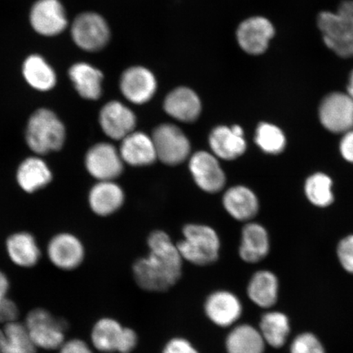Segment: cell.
Instances as JSON below:
<instances>
[{
  "label": "cell",
  "instance_id": "6da1fadb",
  "mask_svg": "<svg viewBox=\"0 0 353 353\" xmlns=\"http://www.w3.org/2000/svg\"><path fill=\"white\" fill-rule=\"evenodd\" d=\"M149 254L132 266L136 283L143 290L163 292L174 286L182 276L183 259L168 234L154 231L148 240Z\"/></svg>",
  "mask_w": 353,
  "mask_h": 353
},
{
  "label": "cell",
  "instance_id": "7a4b0ae2",
  "mask_svg": "<svg viewBox=\"0 0 353 353\" xmlns=\"http://www.w3.org/2000/svg\"><path fill=\"white\" fill-rule=\"evenodd\" d=\"M65 128L52 110L42 108L30 117L26 130L28 147L37 154L59 151L65 141Z\"/></svg>",
  "mask_w": 353,
  "mask_h": 353
},
{
  "label": "cell",
  "instance_id": "3957f363",
  "mask_svg": "<svg viewBox=\"0 0 353 353\" xmlns=\"http://www.w3.org/2000/svg\"><path fill=\"white\" fill-rule=\"evenodd\" d=\"M183 239L176 247L183 260L207 266L217 261L220 240L213 228L201 224H188L183 228Z\"/></svg>",
  "mask_w": 353,
  "mask_h": 353
},
{
  "label": "cell",
  "instance_id": "277c9868",
  "mask_svg": "<svg viewBox=\"0 0 353 353\" xmlns=\"http://www.w3.org/2000/svg\"><path fill=\"white\" fill-rule=\"evenodd\" d=\"M34 345L44 350H59L65 341L68 321L42 307L32 309L24 322Z\"/></svg>",
  "mask_w": 353,
  "mask_h": 353
},
{
  "label": "cell",
  "instance_id": "5b68a950",
  "mask_svg": "<svg viewBox=\"0 0 353 353\" xmlns=\"http://www.w3.org/2000/svg\"><path fill=\"white\" fill-rule=\"evenodd\" d=\"M157 157L163 164L175 166L182 164L191 153V143L186 134L173 123H162L152 136Z\"/></svg>",
  "mask_w": 353,
  "mask_h": 353
},
{
  "label": "cell",
  "instance_id": "8992f818",
  "mask_svg": "<svg viewBox=\"0 0 353 353\" xmlns=\"http://www.w3.org/2000/svg\"><path fill=\"white\" fill-rule=\"evenodd\" d=\"M72 37L83 50L98 52L108 43L110 30L108 22L98 13L83 12L73 22Z\"/></svg>",
  "mask_w": 353,
  "mask_h": 353
},
{
  "label": "cell",
  "instance_id": "52a82bcc",
  "mask_svg": "<svg viewBox=\"0 0 353 353\" xmlns=\"http://www.w3.org/2000/svg\"><path fill=\"white\" fill-rule=\"evenodd\" d=\"M319 118L322 125L334 134L352 130L353 99L347 92H331L321 101Z\"/></svg>",
  "mask_w": 353,
  "mask_h": 353
},
{
  "label": "cell",
  "instance_id": "ba28073f",
  "mask_svg": "<svg viewBox=\"0 0 353 353\" xmlns=\"http://www.w3.org/2000/svg\"><path fill=\"white\" fill-rule=\"evenodd\" d=\"M276 33L270 20L254 16L243 21L236 30V39L241 50L246 54L258 56L268 50Z\"/></svg>",
  "mask_w": 353,
  "mask_h": 353
},
{
  "label": "cell",
  "instance_id": "9c48e42d",
  "mask_svg": "<svg viewBox=\"0 0 353 353\" xmlns=\"http://www.w3.org/2000/svg\"><path fill=\"white\" fill-rule=\"evenodd\" d=\"M325 46L343 59L353 57V33L336 12L323 11L316 19Z\"/></svg>",
  "mask_w": 353,
  "mask_h": 353
},
{
  "label": "cell",
  "instance_id": "30bf717a",
  "mask_svg": "<svg viewBox=\"0 0 353 353\" xmlns=\"http://www.w3.org/2000/svg\"><path fill=\"white\" fill-rule=\"evenodd\" d=\"M189 170L197 186L207 193H218L226 184V174L219 158L213 153L205 151L194 153L190 158Z\"/></svg>",
  "mask_w": 353,
  "mask_h": 353
},
{
  "label": "cell",
  "instance_id": "8fae6325",
  "mask_svg": "<svg viewBox=\"0 0 353 353\" xmlns=\"http://www.w3.org/2000/svg\"><path fill=\"white\" fill-rule=\"evenodd\" d=\"M120 152L108 143H100L88 150L85 167L92 176L99 181H114L123 170Z\"/></svg>",
  "mask_w": 353,
  "mask_h": 353
},
{
  "label": "cell",
  "instance_id": "7c38bea8",
  "mask_svg": "<svg viewBox=\"0 0 353 353\" xmlns=\"http://www.w3.org/2000/svg\"><path fill=\"white\" fill-rule=\"evenodd\" d=\"M48 257L57 268L73 271L81 266L85 251L79 238L70 233H60L52 237L47 247Z\"/></svg>",
  "mask_w": 353,
  "mask_h": 353
},
{
  "label": "cell",
  "instance_id": "4fadbf2b",
  "mask_svg": "<svg viewBox=\"0 0 353 353\" xmlns=\"http://www.w3.org/2000/svg\"><path fill=\"white\" fill-rule=\"evenodd\" d=\"M120 88L122 94L130 103L142 105L153 98L157 90V81L151 70L136 65L123 72Z\"/></svg>",
  "mask_w": 353,
  "mask_h": 353
},
{
  "label": "cell",
  "instance_id": "5bb4252c",
  "mask_svg": "<svg viewBox=\"0 0 353 353\" xmlns=\"http://www.w3.org/2000/svg\"><path fill=\"white\" fill-rule=\"evenodd\" d=\"M30 23L39 34L54 37L68 26V19L63 4L59 0H39L30 11Z\"/></svg>",
  "mask_w": 353,
  "mask_h": 353
},
{
  "label": "cell",
  "instance_id": "9a60e30c",
  "mask_svg": "<svg viewBox=\"0 0 353 353\" xmlns=\"http://www.w3.org/2000/svg\"><path fill=\"white\" fill-rule=\"evenodd\" d=\"M99 123L110 139L121 141L135 131L137 118L132 110L121 101H112L101 109Z\"/></svg>",
  "mask_w": 353,
  "mask_h": 353
},
{
  "label": "cell",
  "instance_id": "2e32d148",
  "mask_svg": "<svg viewBox=\"0 0 353 353\" xmlns=\"http://www.w3.org/2000/svg\"><path fill=\"white\" fill-rule=\"evenodd\" d=\"M212 153L224 161H233L246 151L244 131L240 125H219L210 132L209 138Z\"/></svg>",
  "mask_w": 353,
  "mask_h": 353
},
{
  "label": "cell",
  "instance_id": "e0dca14e",
  "mask_svg": "<svg viewBox=\"0 0 353 353\" xmlns=\"http://www.w3.org/2000/svg\"><path fill=\"white\" fill-rule=\"evenodd\" d=\"M242 304L236 295L226 290L215 291L206 299L205 314L216 325L229 327L240 319Z\"/></svg>",
  "mask_w": 353,
  "mask_h": 353
},
{
  "label": "cell",
  "instance_id": "ac0fdd59",
  "mask_svg": "<svg viewBox=\"0 0 353 353\" xmlns=\"http://www.w3.org/2000/svg\"><path fill=\"white\" fill-rule=\"evenodd\" d=\"M164 109L174 120L192 123L200 117L202 105L195 91L188 87H179L166 96Z\"/></svg>",
  "mask_w": 353,
  "mask_h": 353
},
{
  "label": "cell",
  "instance_id": "d6986e66",
  "mask_svg": "<svg viewBox=\"0 0 353 353\" xmlns=\"http://www.w3.org/2000/svg\"><path fill=\"white\" fill-rule=\"evenodd\" d=\"M123 163L134 167L151 165L157 160L152 137L143 132H132L121 140L120 150Z\"/></svg>",
  "mask_w": 353,
  "mask_h": 353
},
{
  "label": "cell",
  "instance_id": "ffe728a7",
  "mask_svg": "<svg viewBox=\"0 0 353 353\" xmlns=\"http://www.w3.org/2000/svg\"><path fill=\"white\" fill-rule=\"evenodd\" d=\"M123 201L125 193L114 181H100L88 194V204L91 210L103 217L120 210Z\"/></svg>",
  "mask_w": 353,
  "mask_h": 353
},
{
  "label": "cell",
  "instance_id": "44dd1931",
  "mask_svg": "<svg viewBox=\"0 0 353 353\" xmlns=\"http://www.w3.org/2000/svg\"><path fill=\"white\" fill-rule=\"evenodd\" d=\"M223 204L233 219L242 222L254 219L259 209V200L254 192L241 185L229 188L224 193Z\"/></svg>",
  "mask_w": 353,
  "mask_h": 353
},
{
  "label": "cell",
  "instance_id": "7402d4cb",
  "mask_svg": "<svg viewBox=\"0 0 353 353\" xmlns=\"http://www.w3.org/2000/svg\"><path fill=\"white\" fill-rule=\"evenodd\" d=\"M270 250L268 234L262 225L247 223L242 230L240 257L246 263H256L267 257Z\"/></svg>",
  "mask_w": 353,
  "mask_h": 353
},
{
  "label": "cell",
  "instance_id": "603a6c76",
  "mask_svg": "<svg viewBox=\"0 0 353 353\" xmlns=\"http://www.w3.org/2000/svg\"><path fill=\"white\" fill-rule=\"evenodd\" d=\"M6 249L11 261L20 268H33L41 257L37 240L28 232L12 234L8 238Z\"/></svg>",
  "mask_w": 353,
  "mask_h": 353
},
{
  "label": "cell",
  "instance_id": "cb8c5ba5",
  "mask_svg": "<svg viewBox=\"0 0 353 353\" xmlns=\"http://www.w3.org/2000/svg\"><path fill=\"white\" fill-rule=\"evenodd\" d=\"M52 174L47 163L38 157L26 159L17 171L20 188L28 193H34L51 183Z\"/></svg>",
  "mask_w": 353,
  "mask_h": 353
},
{
  "label": "cell",
  "instance_id": "d4e9b609",
  "mask_svg": "<svg viewBox=\"0 0 353 353\" xmlns=\"http://www.w3.org/2000/svg\"><path fill=\"white\" fill-rule=\"evenodd\" d=\"M69 77L74 88L83 99L98 100L103 88V74L101 70L85 63L74 64L69 70Z\"/></svg>",
  "mask_w": 353,
  "mask_h": 353
},
{
  "label": "cell",
  "instance_id": "484cf974",
  "mask_svg": "<svg viewBox=\"0 0 353 353\" xmlns=\"http://www.w3.org/2000/svg\"><path fill=\"white\" fill-rule=\"evenodd\" d=\"M247 294L256 305L263 308L272 307L277 302L279 281L270 271L256 272L249 282Z\"/></svg>",
  "mask_w": 353,
  "mask_h": 353
},
{
  "label": "cell",
  "instance_id": "4316f807",
  "mask_svg": "<svg viewBox=\"0 0 353 353\" xmlns=\"http://www.w3.org/2000/svg\"><path fill=\"white\" fill-rule=\"evenodd\" d=\"M264 339L259 330L244 324L236 326L228 335V353H264Z\"/></svg>",
  "mask_w": 353,
  "mask_h": 353
},
{
  "label": "cell",
  "instance_id": "83f0119b",
  "mask_svg": "<svg viewBox=\"0 0 353 353\" xmlns=\"http://www.w3.org/2000/svg\"><path fill=\"white\" fill-rule=\"evenodd\" d=\"M125 327L119 322L109 317H104L96 322L91 332L92 346L104 353L119 351Z\"/></svg>",
  "mask_w": 353,
  "mask_h": 353
},
{
  "label": "cell",
  "instance_id": "f1b7e54d",
  "mask_svg": "<svg viewBox=\"0 0 353 353\" xmlns=\"http://www.w3.org/2000/svg\"><path fill=\"white\" fill-rule=\"evenodd\" d=\"M22 74L28 85L38 91H50L56 85L55 72L41 56L28 57L22 66Z\"/></svg>",
  "mask_w": 353,
  "mask_h": 353
},
{
  "label": "cell",
  "instance_id": "f546056e",
  "mask_svg": "<svg viewBox=\"0 0 353 353\" xmlns=\"http://www.w3.org/2000/svg\"><path fill=\"white\" fill-rule=\"evenodd\" d=\"M259 331L265 343L272 347L285 345L290 333L289 317L281 312H268L262 316Z\"/></svg>",
  "mask_w": 353,
  "mask_h": 353
},
{
  "label": "cell",
  "instance_id": "4dcf8cb0",
  "mask_svg": "<svg viewBox=\"0 0 353 353\" xmlns=\"http://www.w3.org/2000/svg\"><path fill=\"white\" fill-rule=\"evenodd\" d=\"M3 343L1 353H37L25 323L17 320L8 322L3 328Z\"/></svg>",
  "mask_w": 353,
  "mask_h": 353
},
{
  "label": "cell",
  "instance_id": "1f68e13d",
  "mask_svg": "<svg viewBox=\"0 0 353 353\" xmlns=\"http://www.w3.org/2000/svg\"><path fill=\"white\" fill-rule=\"evenodd\" d=\"M304 191L309 201L316 206L327 207L334 201L332 180L326 174L317 173L309 176Z\"/></svg>",
  "mask_w": 353,
  "mask_h": 353
},
{
  "label": "cell",
  "instance_id": "d6a6232c",
  "mask_svg": "<svg viewBox=\"0 0 353 353\" xmlns=\"http://www.w3.org/2000/svg\"><path fill=\"white\" fill-rule=\"evenodd\" d=\"M254 140L262 151L271 154L283 152L286 145L283 132L269 123H259L256 130Z\"/></svg>",
  "mask_w": 353,
  "mask_h": 353
},
{
  "label": "cell",
  "instance_id": "836d02e7",
  "mask_svg": "<svg viewBox=\"0 0 353 353\" xmlns=\"http://www.w3.org/2000/svg\"><path fill=\"white\" fill-rule=\"evenodd\" d=\"M10 290V281L8 276L0 270V323L15 321L19 315V307L8 298Z\"/></svg>",
  "mask_w": 353,
  "mask_h": 353
},
{
  "label": "cell",
  "instance_id": "e575fe53",
  "mask_svg": "<svg viewBox=\"0 0 353 353\" xmlns=\"http://www.w3.org/2000/svg\"><path fill=\"white\" fill-rule=\"evenodd\" d=\"M290 353H325L323 344L314 334L305 332L297 335L290 344Z\"/></svg>",
  "mask_w": 353,
  "mask_h": 353
},
{
  "label": "cell",
  "instance_id": "d590c367",
  "mask_svg": "<svg viewBox=\"0 0 353 353\" xmlns=\"http://www.w3.org/2000/svg\"><path fill=\"white\" fill-rule=\"evenodd\" d=\"M337 256L344 270L353 274V235L343 238L339 243Z\"/></svg>",
  "mask_w": 353,
  "mask_h": 353
},
{
  "label": "cell",
  "instance_id": "8d00e7d4",
  "mask_svg": "<svg viewBox=\"0 0 353 353\" xmlns=\"http://www.w3.org/2000/svg\"><path fill=\"white\" fill-rule=\"evenodd\" d=\"M162 353H199L192 344L183 338H175L168 343Z\"/></svg>",
  "mask_w": 353,
  "mask_h": 353
},
{
  "label": "cell",
  "instance_id": "74e56055",
  "mask_svg": "<svg viewBox=\"0 0 353 353\" xmlns=\"http://www.w3.org/2000/svg\"><path fill=\"white\" fill-rule=\"evenodd\" d=\"M59 353H94L88 344L79 339L65 341L59 350Z\"/></svg>",
  "mask_w": 353,
  "mask_h": 353
},
{
  "label": "cell",
  "instance_id": "f35d334b",
  "mask_svg": "<svg viewBox=\"0 0 353 353\" xmlns=\"http://www.w3.org/2000/svg\"><path fill=\"white\" fill-rule=\"evenodd\" d=\"M348 29L353 33V0H344L336 11Z\"/></svg>",
  "mask_w": 353,
  "mask_h": 353
},
{
  "label": "cell",
  "instance_id": "ab89813d",
  "mask_svg": "<svg viewBox=\"0 0 353 353\" xmlns=\"http://www.w3.org/2000/svg\"><path fill=\"white\" fill-rule=\"evenodd\" d=\"M137 343H138V336H137L135 331L130 328H125L118 352L120 353H130L134 350Z\"/></svg>",
  "mask_w": 353,
  "mask_h": 353
},
{
  "label": "cell",
  "instance_id": "60d3db41",
  "mask_svg": "<svg viewBox=\"0 0 353 353\" xmlns=\"http://www.w3.org/2000/svg\"><path fill=\"white\" fill-rule=\"evenodd\" d=\"M341 152L347 161L353 163V130L344 134L341 143Z\"/></svg>",
  "mask_w": 353,
  "mask_h": 353
},
{
  "label": "cell",
  "instance_id": "b9f144b4",
  "mask_svg": "<svg viewBox=\"0 0 353 353\" xmlns=\"http://www.w3.org/2000/svg\"><path fill=\"white\" fill-rule=\"evenodd\" d=\"M347 90V94L353 99V70L350 74V79H348Z\"/></svg>",
  "mask_w": 353,
  "mask_h": 353
},
{
  "label": "cell",
  "instance_id": "7bdbcfd3",
  "mask_svg": "<svg viewBox=\"0 0 353 353\" xmlns=\"http://www.w3.org/2000/svg\"><path fill=\"white\" fill-rule=\"evenodd\" d=\"M3 343V329L0 328V353L2 351V347Z\"/></svg>",
  "mask_w": 353,
  "mask_h": 353
}]
</instances>
